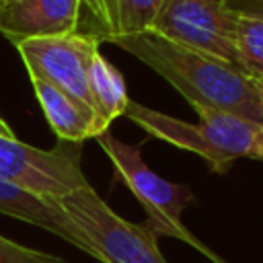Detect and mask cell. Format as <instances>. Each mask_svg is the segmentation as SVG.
Masks as SVG:
<instances>
[{
  "instance_id": "cell-15",
  "label": "cell",
  "mask_w": 263,
  "mask_h": 263,
  "mask_svg": "<svg viewBox=\"0 0 263 263\" xmlns=\"http://www.w3.org/2000/svg\"><path fill=\"white\" fill-rule=\"evenodd\" d=\"M0 263H68V261L51 253L29 249L0 234Z\"/></svg>"
},
{
  "instance_id": "cell-5",
  "label": "cell",
  "mask_w": 263,
  "mask_h": 263,
  "mask_svg": "<svg viewBox=\"0 0 263 263\" xmlns=\"http://www.w3.org/2000/svg\"><path fill=\"white\" fill-rule=\"evenodd\" d=\"M0 179L39 197H62L90 185L82 171V146L62 142L37 148L18 138L0 136Z\"/></svg>"
},
{
  "instance_id": "cell-6",
  "label": "cell",
  "mask_w": 263,
  "mask_h": 263,
  "mask_svg": "<svg viewBox=\"0 0 263 263\" xmlns=\"http://www.w3.org/2000/svg\"><path fill=\"white\" fill-rule=\"evenodd\" d=\"M150 33L238 66L230 0H164Z\"/></svg>"
},
{
  "instance_id": "cell-17",
  "label": "cell",
  "mask_w": 263,
  "mask_h": 263,
  "mask_svg": "<svg viewBox=\"0 0 263 263\" xmlns=\"http://www.w3.org/2000/svg\"><path fill=\"white\" fill-rule=\"evenodd\" d=\"M238 8H247V10H259L263 12V0H247L245 4H234Z\"/></svg>"
},
{
  "instance_id": "cell-12",
  "label": "cell",
  "mask_w": 263,
  "mask_h": 263,
  "mask_svg": "<svg viewBox=\"0 0 263 263\" xmlns=\"http://www.w3.org/2000/svg\"><path fill=\"white\" fill-rule=\"evenodd\" d=\"M234 47L238 68L253 78L263 76V12L234 6Z\"/></svg>"
},
{
  "instance_id": "cell-9",
  "label": "cell",
  "mask_w": 263,
  "mask_h": 263,
  "mask_svg": "<svg viewBox=\"0 0 263 263\" xmlns=\"http://www.w3.org/2000/svg\"><path fill=\"white\" fill-rule=\"evenodd\" d=\"M33 92L43 109V115L62 142L82 144L88 138H99L107 132V127L99 121L95 111L64 90L43 82L39 78H31Z\"/></svg>"
},
{
  "instance_id": "cell-13",
  "label": "cell",
  "mask_w": 263,
  "mask_h": 263,
  "mask_svg": "<svg viewBox=\"0 0 263 263\" xmlns=\"http://www.w3.org/2000/svg\"><path fill=\"white\" fill-rule=\"evenodd\" d=\"M164 0H117L111 43L117 37L150 33Z\"/></svg>"
},
{
  "instance_id": "cell-14",
  "label": "cell",
  "mask_w": 263,
  "mask_h": 263,
  "mask_svg": "<svg viewBox=\"0 0 263 263\" xmlns=\"http://www.w3.org/2000/svg\"><path fill=\"white\" fill-rule=\"evenodd\" d=\"M115 6L117 0H84L80 33L95 35L101 43H111L115 27Z\"/></svg>"
},
{
  "instance_id": "cell-7",
  "label": "cell",
  "mask_w": 263,
  "mask_h": 263,
  "mask_svg": "<svg viewBox=\"0 0 263 263\" xmlns=\"http://www.w3.org/2000/svg\"><path fill=\"white\" fill-rule=\"evenodd\" d=\"M99 45L101 41L95 35L74 33L62 37L25 39L14 47L29 72V78L49 82L51 86L64 90L66 95L92 109L88 68L92 55L99 51Z\"/></svg>"
},
{
  "instance_id": "cell-11",
  "label": "cell",
  "mask_w": 263,
  "mask_h": 263,
  "mask_svg": "<svg viewBox=\"0 0 263 263\" xmlns=\"http://www.w3.org/2000/svg\"><path fill=\"white\" fill-rule=\"evenodd\" d=\"M88 88H90L92 109L101 119V123L109 129V125L117 117H123L125 107L129 103V95L121 72L101 51H97L90 60Z\"/></svg>"
},
{
  "instance_id": "cell-10",
  "label": "cell",
  "mask_w": 263,
  "mask_h": 263,
  "mask_svg": "<svg viewBox=\"0 0 263 263\" xmlns=\"http://www.w3.org/2000/svg\"><path fill=\"white\" fill-rule=\"evenodd\" d=\"M0 214L12 216L16 220H23L27 224L39 226L62 240L70 242L72 247L84 251L90 255L86 242L78 236L72 222L66 218V214L58 208L53 197H39L10 181L0 179Z\"/></svg>"
},
{
  "instance_id": "cell-1",
  "label": "cell",
  "mask_w": 263,
  "mask_h": 263,
  "mask_svg": "<svg viewBox=\"0 0 263 263\" xmlns=\"http://www.w3.org/2000/svg\"><path fill=\"white\" fill-rule=\"evenodd\" d=\"M113 43L162 76L195 111L216 109L263 123L255 80L236 64L156 33L117 37Z\"/></svg>"
},
{
  "instance_id": "cell-3",
  "label": "cell",
  "mask_w": 263,
  "mask_h": 263,
  "mask_svg": "<svg viewBox=\"0 0 263 263\" xmlns=\"http://www.w3.org/2000/svg\"><path fill=\"white\" fill-rule=\"evenodd\" d=\"M99 148L107 154L111 160L115 177L132 191V195L140 201V205L146 212V224L158 234V236H171L179 238L193 249L205 253L216 263H224L218 259L205 245H201L183 224L181 216L189 203L195 201L193 193L185 185L171 183L156 175L142 158L140 144H127L115 138L109 129L95 138Z\"/></svg>"
},
{
  "instance_id": "cell-4",
  "label": "cell",
  "mask_w": 263,
  "mask_h": 263,
  "mask_svg": "<svg viewBox=\"0 0 263 263\" xmlns=\"http://www.w3.org/2000/svg\"><path fill=\"white\" fill-rule=\"evenodd\" d=\"M53 201L101 263H168L158 249V234L148 224L115 214L90 185Z\"/></svg>"
},
{
  "instance_id": "cell-16",
  "label": "cell",
  "mask_w": 263,
  "mask_h": 263,
  "mask_svg": "<svg viewBox=\"0 0 263 263\" xmlns=\"http://www.w3.org/2000/svg\"><path fill=\"white\" fill-rule=\"evenodd\" d=\"M255 80V86H257V92H259V103H261V119H263V76H257L253 78ZM255 160H263V123H261V134H259V140H257V146H255V154H253Z\"/></svg>"
},
{
  "instance_id": "cell-8",
  "label": "cell",
  "mask_w": 263,
  "mask_h": 263,
  "mask_svg": "<svg viewBox=\"0 0 263 263\" xmlns=\"http://www.w3.org/2000/svg\"><path fill=\"white\" fill-rule=\"evenodd\" d=\"M84 0H14L0 8V33L16 45L25 39L80 33Z\"/></svg>"
},
{
  "instance_id": "cell-19",
  "label": "cell",
  "mask_w": 263,
  "mask_h": 263,
  "mask_svg": "<svg viewBox=\"0 0 263 263\" xmlns=\"http://www.w3.org/2000/svg\"><path fill=\"white\" fill-rule=\"evenodd\" d=\"M10 2H14V0H0V8L6 6V4H10Z\"/></svg>"
},
{
  "instance_id": "cell-2",
  "label": "cell",
  "mask_w": 263,
  "mask_h": 263,
  "mask_svg": "<svg viewBox=\"0 0 263 263\" xmlns=\"http://www.w3.org/2000/svg\"><path fill=\"white\" fill-rule=\"evenodd\" d=\"M195 113L199 121L189 123L129 99L123 117L152 138L201 156L210 171L220 175L238 158H253L261 134L259 123L216 109H197Z\"/></svg>"
},
{
  "instance_id": "cell-18",
  "label": "cell",
  "mask_w": 263,
  "mask_h": 263,
  "mask_svg": "<svg viewBox=\"0 0 263 263\" xmlns=\"http://www.w3.org/2000/svg\"><path fill=\"white\" fill-rule=\"evenodd\" d=\"M0 136H2V138H10V140H14V138H16V134L12 132V127H10L2 117H0Z\"/></svg>"
}]
</instances>
